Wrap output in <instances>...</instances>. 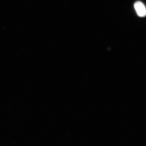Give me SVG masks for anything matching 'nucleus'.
Wrapping results in <instances>:
<instances>
[{
  "instance_id": "f257e3e1",
  "label": "nucleus",
  "mask_w": 146,
  "mask_h": 146,
  "mask_svg": "<svg viewBox=\"0 0 146 146\" xmlns=\"http://www.w3.org/2000/svg\"><path fill=\"white\" fill-rule=\"evenodd\" d=\"M134 8L137 13L139 17H144L146 15V8L143 3L138 1L134 4Z\"/></svg>"
}]
</instances>
